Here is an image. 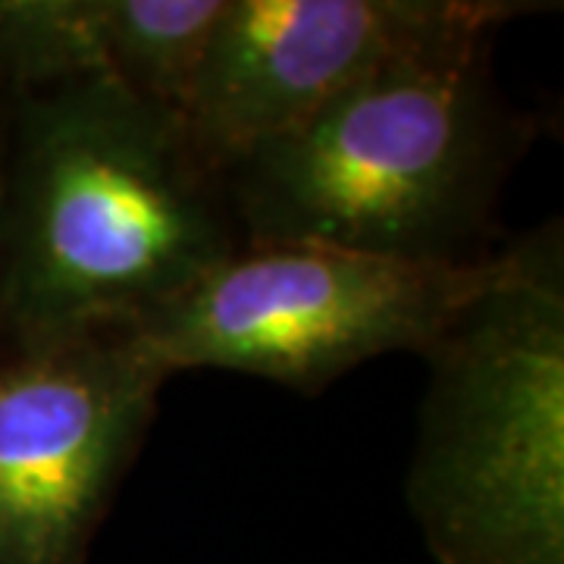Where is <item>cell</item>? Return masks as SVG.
<instances>
[{"mask_svg": "<svg viewBox=\"0 0 564 564\" xmlns=\"http://www.w3.org/2000/svg\"><path fill=\"white\" fill-rule=\"evenodd\" d=\"M242 245L173 107L117 79L7 95L0 345L135 329Z\"/></svg>", "mask_w": 564, "mask_h": 564, "instance_id": "cell-1", "label": "cell"}, {"mask_svg": "<svg viewBox=\"0 0 564 564\" xmlns=\"http://www.w3.org/2000/svg\"><path fill=\"white\" fill-rule=\"evenodd\" d=\"M496 7L351 82L295 129L220 170L242 245H321L411 263H477L533 122L492 79Z\"/></svg>", "mask_w": 564, "mask_h": 564, "instance_id": "cell-2", "label": "cell"}, {"mask_svg": "<svg viewBox=\"0 0 564 564\" xmlns=\"http://www.w3.org/2000/svg\"><path fill=\"white\" fill-rule=\"evenodd\" d=\"M404 499L436 564H564V239L545 220L423 351Z\"/></svg>", "mask_w": 564, "mask_h": 564, "instance_id": "cell-3", "label": "cell"}, {"mask_svg": "<svg viewBox=\"0 0 564 564\" xmlns=\"http://www.w3.org/2000/svg\"><path fill=\"white\" fill-rule=\"evenodd\" d=\"M477 263H411L321 248L239 245L132 329L180 370H232L317 395L389 351L423 355L489 280Z\"/></svg>", "mask_w": 564, "mask_h": 564, "instance_id": "cell-4", "label": "cell"}, {"mask_svg": "<svg viewBox=\"0 0 564 564\" xmlns=\"http://www.w3.org/2000/svg\"><path fill=\"white\" fill-rule=\"evenodd\" d=\"M166 380L132 329L0 345V564H85Z\"/></svg>", "mask_w": 564, "mask_h": 564, "instance_id": "cell-5", "label": "cell"}, {"mask_svg": "<svg viewBox=\"0 0 564 564\" xmlns=\"http://www.w3.org/2000/svg\"><path fill=\"white\" fill-rule=\"evenodd\" d=\"M496 0H223L180 120L217 173Z\"/></svg>", "mask_w": 564, "mask_h": 564, "instance_id": "cell-6", "label": "cell"}, {"mask_svg": "<svg viewBox=\"0 0 564 564\" xmlns=\"http://www.w3.org/2000/svg\"><path fill=\"white\" fill-rule=\"evenodd\" d=\"M223 0H0V95L117 79L180 113Z\"/></svg>", "mask_w": 564, "mask_h": 564, "instance_id": "cell-7", "label": "cell"}, {"mask_svg": "<svg viewBox=\"0 0 564 564\" xmlns=\"http://www.w3.org/2000/svg\"><path fill=\"white\" fill-rule=\"evenodd\" d=\"M3 101H7V95H0V126H3Z\"/></svg>", "mask_w": 564, "mask_h": 564, "instance_id": "cell-8", "label": "cell"}]
</instances>
